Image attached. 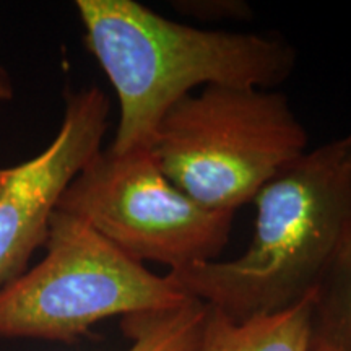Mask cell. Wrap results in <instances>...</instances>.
Returning a JSON list of instances; mask_svg holds the SVG:
<instances>
[{"label":"cell","instance_id":"1","mask_svg":"<svg viewBox=\"0 0 351 351\" xmlns=\"http://www.w3.org/2000/svg\"><path fill=\"white\" fill-rule=\"evenodd\" d=\"M86 49L119 101L109 150L152 148L176 103L210 85L274 90L291 77L296 51L261 33L179 23L135 0H77Z\"/></svg>","mask_w":351,"mask_h":351},{"label":"cell","instance_id":"2","mask_svg":"<svg viewBox=\"0 0 351 351\" xmlns=\"http://www.w3.org/2000/svg\"><path fill=\"white\" fill-rule=\"evenodd\" d=\"M247 249L168 276L232 320L278 313L311 296L351 221V130L307 150L252 199Z\"/></svg>","mask_w":351,"mask_h":351},{"label":"cell","instance_id":"3","mask_svg":"<svg viewBox=\"0 0 351 351\" xmlns=\"http://www.w3.org/2000/svg\"><path fill=\"white\" fill-rule=\"evenodd\" d=\"M307 143L283 93L210 85L169 109L152 152L166 178L197 204L236 213L304 155Z\"/></svg>","mask_w":351,"mask_h":351},{"label":"cell","instance_id":"4","mask_svg":"<svg viewBox=\"0 0 351 351\" xmlns=\"http://www.w3.org/2000/svg\"><path fill=\"white\" fill-rule=\"evenodd\" d=\"M46 254L0 288V337L72 343L101 320L169 309L189 300L82 219L56 210Z\"/></svg>","mask_w":351,"mask_h":351},{"label":"cell","instance_id":"5","mask_svg":"<svg viewBox=\"0 0 351 351\" xmlns=\"http://www.w3.org/2000/svg\"><path fill=\"white\" fill-rule=\"evenodd\" d=\"M57 210L82 219L134 261L161 263L169 271L217 261L234 221V213L204 207L176 187L152 148H101Z\"/></svg>","mask_w":351,"mask_h":351},{"label":"cell","instance_id":"6","mask_svg":"<svg viewBox=\"0 0 351 351\" xmlns=\"http://www.w3.org/2000/svg\"><path fill=\"white\" fill-rule=\"evenodd\" d=\"M109 112L99 86L72 91L54 140L32 160L0 168V288L23 275L44 247L64 192L101 150Z\"/></svg>","mask_w":351,"mask_h":351},{"label":"cell","instance_id":"7","mask_svg":"<svg viewBox=\"0 0 351 351\" xmlns=\"http://www.w3.org/2000/svg\"><path fill=\"white\" fill-rule=\"evenodd\" d=\"M313 295L278 313L232 320L208 306L195 351H311Z\"/></svg>","mask_w":351,"mask_h":351},{"label":"cell","instance_id":"8","mask_svg":"<svg viewBox=\"0 0 351 351\" xmlns=\"http://www.w3.org/2000/svg\"><path fill=\"white\" fill-rule=\"evenodd\" d=\"M313 346L351 351V221L313 293Z\"/></svg>","mask_w":351,"mask_h":351},{"label":"cell","instance_id":"9","mask_svg":"<svg viewBox=\"0 0 351 351\" xmlns=\"http://www.w3.org/2000/svg\"><path fill=\"white\" fill-rule=\"evenodd\" d=\"M208 306L189 298L169 309L122 317L121 328L130 340L124 351H195Z\"/></svg>","mask_w":351,"mask_h":351},{"label":"cell","instance_id":"10","mask_svg":"<svg viewBox=\"0 0 351 351\" xmlns=\"http://www.w3.org/2000/svg\"><path fill=\"white\" fill-rule=\"evenodd\" d=\"M173 5L181 15L204 21H249L252 19V8L241 0H182Z\"/></svg>","mask_w":351,"mask_h":351},{"label":"cell","instance_id":"11","mask_svg":"<svg viewBox=\"0 0 351 351\" xmlns=\"http://www.w3.org/2000/svg\"><path fill=\"white\" fill-rule=\"evenodd\" d=\"M15 96V88L13 82L5 69L0 65V101H10Z\"/></svg>","mask_w":351,"mask_h":351},{"label":"cell","instance_id":"12","mask_svg":"<svg viewBox=\"0 0 351 351\" xmlns=\"http://www.w3.org/2000/svg\"><path fill=\"white\" fill-rule=\"evenodd\" d=\"M311 351H343V350H333V348H327V346H313Z\"/></svg>","mask_w":351,"mask_h":351}]
</instances>
